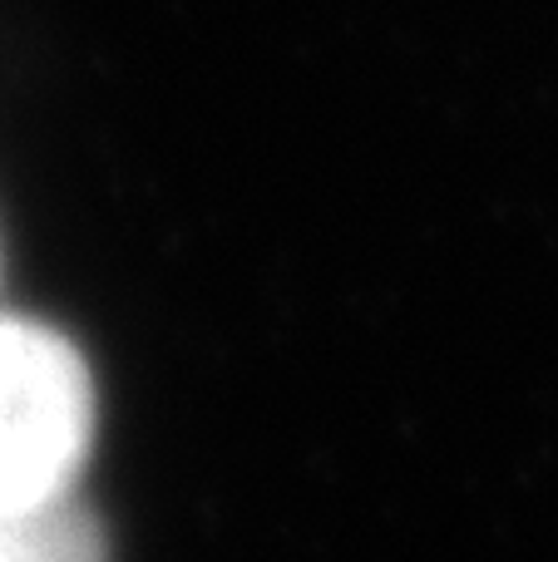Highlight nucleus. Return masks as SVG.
<instances>
[{
  "label": "nucleus",
  "instance_id": "nucleus-1",
  "mask_svg": "<svg viewBox=\"0 0 558 562\" xmlns=\"http://www.w3.org/2000/svg\"><path fill=\"white\" fill-rule=\"evenodd\" d=\"M94 449V380L55 326L0 311V508L75 498Z\"/></svg>",
  "mask_w": 558,
  "mask_h": 562
},
{
  "label": "nucleus",
  "instance_id": "nucleus-2",
  "mask_svg": "<svg viewBox=\"0 0 558 562\" xmlns=\"http://www.w3.org/2000/svg\"><path fill=\"white\" fill-rule=\"evenodd\" d=\"M0 562H109L94 514L75 498L0 508Z\"/></svg>",
  "mask_w": 558,
  "mask_h": 562
}]
</instances>
